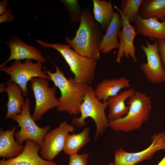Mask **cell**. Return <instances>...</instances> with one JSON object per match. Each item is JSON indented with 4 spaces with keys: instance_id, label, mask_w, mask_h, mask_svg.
<instances>
[{
    "instance_id": "obj_1",
    "label": "cell",
    "mask_w": 165,
    "mask_h": 165,
    "mask_svg": "<svg viewBox=\"0 0 165 165\" xmlns=\"http://www.w3.org/2000/svg\"><path fill=\"white\" fill-rule=\"evenodd\" d=\"M99 24L88 8L82 9L80 24L75 37L65 38V42L81 55L95 61L100 58V44L104 35Z\"/></svg>"
},
{
    "instance_id": "obj_2",
    "label": "cell",
    "mask_w": 165,
    "mask_h": 165,
    "mask_svg": "<svg viewBox=\"0 0 165 165\" xmlns=\"http://www.w3.org/2000/svg\"><path fill=\"white\" fill-rule=\"evenodd\" d=\"M56 70L52 72L45 67L44 72L50 77V80L54 83L61 92L59 98V105L57 108L59 112H66L70 115L80 113V108L83 102L85 90L88 86L79 82L74 78H66L64 73L54 64Z\"/></svg>"
},
{
    "instance_id": "obj_3",
    "label": "cell",
    "mask_w": 165,
    "mask_h": 165,
    "mask_svg": "<svg viewBox=\"0 0 165 165\" xmlns=\"http://www.w3.org/2000/svg\"><path fill=\"white\" fill-rule=\"evenodd\" d=\"M130 108L128 113L122 118L109 122L112 130L127 132L140 129L149 119L152 110V101L146 95L135 90L127 99Z\"/></svg>"
},
{
    "instance_id": "obj_4",
    "label": "cell",
    "mask_w": 165,
    "mask_h": 165,
    "mask_svg": "<svg viewBox=\"0 0 165 165\" xmlns=\"http://www.w3.org/2000/svg\"><path fill=\"white\" fill-rule=\"evenodd\" d=\"M44 48H52L58 51L62 56L74 74V78L80 84L90 85L95 75V69L97 61L82 56L71 49L69 44L49 43L40 40H36Z\"/></svg>"
},
{
    "instance_id": "obj_5",
    "label": "cell",
    "mask_w": 165,
    "mask_h": 165,
    "mask_svg": "<svg viewBox=\"0 0 165 165\" xmlns=\"http://www.w3.org/2000/svg\"><path fill=\"white\" fill-rule=\"evenodd\" d=\"M108 106L107 101L101 102L96 97L93 87L89 85L87 87L80 108L81 116L75 117L72 120V123L77 128H81L86 123L85 120L90 117L94 121L96 126L94 139H97L99 135L103 134L109 127V120L105 113Z\"/></svg>"
},
{
    "instance_id": "obj_6",
    "label": "cell",
    "mask_w": 165,
    "mask_h": 165,
    "mask_svg": "<svg viewBox=\"0 0 165 165\" xmlns=\"http://www.w3.org/2000/svg\"><path fill=\"white\" fill-rule=\"evenodd\" d=\"M25 101L24 104L22 106L21 113L14 115L11 118L17 123L20 128L19 130L15 132V138L20 145L24 141L31 140L38 144L41 148L45 137L51 127L46 126L41 127L36 124L30 114L29 100L27 98Z\"/></svg>"
},
{
    "instance_id": "obj_7",
    "label": "cell",
    "mask_w": 165,
    "mask_h": 165,
    "mask_svg": "<svg viewBox=\"0 0 165 165\" xmlns=\"http://www.w3.org/2000/svg\"><path fill=\"white\" fill-rule=\"evenodd\" d=\"M42 63L39 61L33 63L31 59H26L23 63L21 60H15L9 66H0V71L10 76L9 81L14 82L20 86L23 95L26 97L28 91L27 83L32 78L37 77L50 80V76L42 70Z\"/></svg>"
},
{
    "instance_id": "obj_8",
    "label": "cell",
    "mask_w": 165,
    "mask_h": 165,
    "mask_svg": "<svg viewBox=\"0 0 165 165\" xmlns=\"http://www.w3.org/2000/svg\"><path fill=\"white\" fill-rule=\"evenodd\" d=\"M30 81L31 88L35 99V107L32 116L36 121L41 120L42 116L49 110L57 107L60 103L55 96L57 88L55 86L49 87L48 80L34 77Z\"/></svg>"
},
{
    "instance_id": "obj_9",
    "label": "cell",
    "mask_w": 165,
    "mask_h": 165,
    "mask_svg": "<svg viewBox=\"0 0 165 165\" xmlns=\"http://www.w3.org/2000/svg\"><path fill=\"white\" fill-rule=\"evenodd\" d=\"M152 143L146 148L136 152H126L123 148L115 152V165H136L145 160H149L158 151L165 150V131L154 134L151 138Z\"/></svg>"
},
{
    "instance_id": "obj_10",
    "label": "cell",
    "mask_w": 165,
    "mask_h": 165,
    "mask_svg": "<svg viewBox=\"0 0 165 165\" xmlns=\"http://www.w3.org/2000/svg\"><path fill=\"white\" fill-rule=\"evenodd\" d=\"M145 44L146 46L143 44L139 46L147 58V62L141 64V70L150 82L158 84L163 82L165 81V72L158 51L157 39L151 44L145 39Z\"/></svg>"
},
{
    "instance_id": "obj_11",
    "label": "cell",
    "mask_w": 165,
    "mask_h": 165,
    "mask_svg": "<svg viewBox=\"0 0 165 165\" xmlns=\"http://www.w3.org/2000/svg\"><path fill=\"white\" fill-rule=\"evenodd\" d=\"M74 130L72 125L64 121L49 131L46 135L40 149L41 157L46 160L52 161L63 150L67 136L69 132H73Z\"/></svg>"
},
{
    "instance_id": "obj_12",
    "label": "cell",
    "mask_w": 165,
    "mask_h": 165,
    "mask_svg": "<svg viewBox=\"0 0 165 165\" xmlns=\"http://www.w3.org/2000/svg\"><path fill=\"white\" fill-rule=\"evenodd\" d=\"M120 14L122 21V29L118 34L119 39V46L117 54L116 62L120 63L124 55L128 59L130 57L134 62L137 61L135 55V47L134 42L138 34L134 25H131L129 20L122 13L121 9L117 6H113Z\"/></svg>"
},
{
    "instance_id": "obj_13",
    "label": "cell",
    "mask_w": 165,
    "mask_h": 165,
    "mask_svg": "<svg viewBox=\"0 0 165 165\" xmlns=\"http://www.w3.org/2000/svg\"><path fill=\"white\" fill-rule=\"evenodd\" d=\"M5 43L9 46L10 53L9 58L0 65L5 66L9 61L31 59L46 63V59L41 51L33 46L27 44L16 36H12Z\"/></svg>"
},
{
    "instance_id": "obj_14",
    "label": "cell",
    "mask_w": 165,
    "mask_h": 165,
    "mask_svg": "<svg viewBox=\"0 0 165 165\" xmlns=\"http://www.w3.org/2000/svg\"><path fill=\"white\" fill-rule=\"evenodd\" d=\"M23 151L17 156L10 160L0 161V165H57L53 161L46 160L38 154L40 146L31 140L25 141Z\"/></svg>"
},
{
    "instance_id": "obj_15",
    "label": "cell",
    "mask_w": 165,
    "mask_h": 165,
    "mask_svg": "<svg viewBox=\"0 0 165 165\" xmlns=\"http://www.w3.org/2000/svg\"><path fill=\"white\" fill-rule=\"evenodd\" d=\"M134 23L138 34L148 37L152 41L165 40V21L160 22L155 17L144 19L139 14L136 17Z\"/></svg>"
},
{
    "instance_id": "obj_16",
    "label": "cell",
    "mask_w": 165,
    "mask_h": 165,
    "mask_svg": "<svg viewBox=\"0 0 165 165\" xmlns=\"http://www.w3.org/2000/svg\"><path fill=\"white\" fill-rule=\"evenodd\" d=\"M131 87L128 79L123 77L114 78L104 80L97 85L94 92L99 100L105 102L110 97L116 95L122 89Z\"/></svg>"
},
{
    "instance_id": "obj_17",
    "label": "cell",
    "mask_w": 165,
    "mask_h": 165,
    "mask_svg": "<svg viewBox=\"0 0 165 165\" xmlns=\"http://www.w3.org/2000/svg\"><path fill=\"white\" fill-rule=\"evenodd\" d=\"M122 27L120 14L119 12H115L112 20L99 45V50L102 53L106 54L114 49H119V41L118 34Z\"/></svg>"
},
{
    "instance_id": "obj_18",
    "label": "cell",
    "mask_w": 165,
    "mask_h": 165,
    "mask_svg": "<svg viewBox=\"0 0 165 165\" xmlns=\"http://www.w3.org/2000/svg\"><path fill=\"white\" fill-rule=\"evenodd\" d=\"M135 91L134 89L130 88L108 98L107 101L109 112L107 118L109 121L121 118L127 115L130 107L125 105V102L134 94Z\"/></svg>"
},
{
    "instance_id": "obj_19",
    "label": "cell",
    "mask_w": 165,
    "mask_h": 165,
    "mask_svg": "<svg viewBox=\"0 0 165 165\" xmlns=\"http://www.w3.org/2000/svg\"><path fill=\"white\" fill-rule=\"evenodd\" d=\"M16 129L15 126L10 130L0 128V156L8 160L17 156L24 148V146L19 145L14 139Z\"/></svg>"
},
{
    "instance_id": "obj_20",
    "label": "cell",
    "mask_w": 165,
    "mask_h": 165,
    "mask_svg": "<svg viewBox=\"0 0 165 165\" xmlns=\"http://www.w3.org/2000/svg\"><path fill=\"white\" fill-rule=\"evenodd\" d=\"M5 91L8 95V101L6 104L7 112L5 117L7 119L14 115L19 114L22 111V106L25 101L23 95V90L20 86L14 82L8 81Z\"/></svg>"
},
{
    "instance_id": "obj_21",
    "label": "cell",
    "mask_w": 165,
    "mask_h": 165,
    "mask_svg": "<svg viewBox=\"0 0 165 165\" xmlns=\"http://www.w3.org/2000/svg\"><path fill=\"white\" fill-rule=\"evenodd\" d=\"M92 2L94 18L100 25L103 31H106L115 13L112 2L105 0H93Z\"/></svg>"
},
{
    "instance_id": "obj_22",
    "label": "cell",
    "mask_w": 165,
    "mask_h": 165,
    "mask_svg": "<svg viewBox=\"0 0 165 165\" xmlns=\"http://www.w3.org/2000/svg\"><path fill=\"white\" fill-rule=\"evenodd\" d=\"M143 18L155 17L165 21V0H142L139 11Z\"/></svg>"
},
{
    "instance_id": "obj_23",
    "label": "cell",
    "mask_w": 165,
    "mask_h": 165,
    "mask_svg": "<svg viewBox=\"0 0 165 165\" xmlns=\"http://www.w3.org/2000/svg\"><path fill=\"white\" fill-rule=\"evenodd\" d=\"M90 130V127H86L79 133L68 134L66 139L63 152L69 156L77 154L79 151L90 141L89 137Z\"/></svg>"
},
{
    "instance_id": "obj_24",
    "label": "cell",
    "mask_w": 165,
    "mask_h": 165,
    "mask_svg": "<svg viewBox=\"0 0 165 165\" xmlns=\"http://www.w3.org/2000/svg\"><path fill=\"white\" fill-rule=\"evenodd\" d=\"M142 0H123L120 9L123 14L130 23H134L139 11Z\"/></svg>"
},
{
    "instance_id": "obj_25",
    "label": "cell",
    "mask_w": 165,
    "mask_h": 165,
    "mask_svg": "<svg viewBox=\"0 0 165 165\" xmlns=\"http://www.w3.org/2000/svg\"><path fill=\"white\" fill-rule=\"evenodd\" d=\"M66 7L71 18V22H80L82 9L78 0H60Z\"/></svg>"
},
{
    "instance_id": "obj_26",
    "label": "cell",
    "mask_w": 165,
    "mask_h": 165,
    "mask_svg": "<svg viewBox=\"0 0 165 165\" xmlns=\"http://www.w3.org/2000/svg\"><path fill=\"white\" fill-rule=\"evenodd\" d=\"M89 154L86 153L79 155L76 154L70 156L68 165H87V160Z\"/></svg>"
},
{
    "instance_id": "obj_27",
    "label": "cell",
    "mask_w": 165,
    "mask_h": 165,
    "mask_svg": "<svg viewBox=\"0 0 165 165\" xmlns=\"http://www.w3.org/2000/svg\"><path fill=\"white\" fill-rule=\"evenodd\" d=\"M157 41L158 51L165 72V40L157 39Z\"/></svg>"
},
{
    "instance_id": "obj_28",
    "label": "cell",
    "mask_w": 165,
    "mask_h": 165,
    "mask_svg": "<svg viewBox=\"0 0 165 165\" xmlns=\"http://www.w3.org/2000/svg\"><path fill=\"white\" fill-rule=\"evenodd\" d=\"M12 10L9 9L3 14L0 16V23L6 22L7 23L13 21L15 17L12 13Z\"/></svg>"
},
{
    "instance_id": "obj_29",
    "label": "cell",
    "mask_w": 165,
    "mask_h": 165,
    "mask_svg": "<svg viewBox=\"0 0 165 165\" xmlns=\"http://www.w3.org/2000/svg\"><path fill=\"white\" fill-rule=\"evenodd\" d=\"M8 0H3L0 2V15H2L7 11L6 7L8 4Z\"/></svg>"
},
{
    "instance_id": "obj_30",
    "label": "cell",
    "mask_w": 165,
    "mask_h": 165,
    "mask_svg": "<svg viewBox=\"0 0 165 165\" xmlns=\"http://www.w3.org/2000/svg\"><path fill=\"white\" fill-rule=\"evenodd\" d=\"M6 84L3 83H1L0 85V93L5 91L6 88Z\"/></svg>"
},
{
    "instance_id": "obj_31",
    "label": "cell",
    "mask_w": 165,
    "mask_h": 165,
    "mask_svg": "<svg viewBox=\"0 0 165 165\" xmlns=\"http://www.w3.org/2000/svg\"><path fill=\"white\" fill-rule=\"evenodd\" d=\"M157 165H165V156Z\"/></svg>"
},
{
    "instance_id": "obj_32",
    "label": "cell",
    "mask_w": 165,
    "mask_h": 165,
    "mask_svg": "<svg viewBox=\"0 0 165 165\" xmlns=\"http://www.w3.org/2000/svg\"><path fill=\"white\" fill-rule=\"evenodd\" d=\"M108 165H115L113 163H112V162H110Z\"/></svg>"
}]
</instances>
